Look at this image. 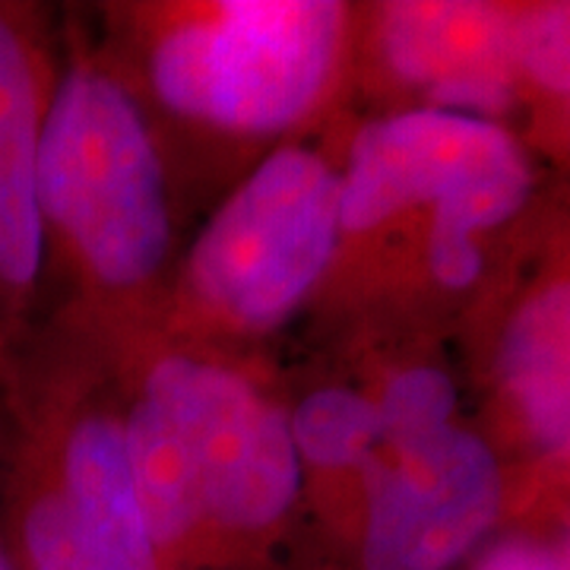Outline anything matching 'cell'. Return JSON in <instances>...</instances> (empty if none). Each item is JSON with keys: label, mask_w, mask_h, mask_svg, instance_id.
Instances as JSON below:
<instances>
[{"label": "cell", "mask_w": 570, "mask_h": 570, "mask_svg": "<svg viewBox=\"0 0 570 570\" xmlns=\"http://www.w3.org/2000/svg\"><path fill=\"white\" fill-rule=\"evenodd\" d=\"M39 206L105 283L134 285L159 266L163 171L121 86L96 73L61 82L41 121Z\"/></svg>", "instance_id": "1"}, {"label": "cell", "mask_w": 570, "mask_h": 570, "mask_svg": "<svg viewBox=\"0 0 570 570\" xmlns=\"http://www.w3.org/2000/svg\"><path fill=\"white\" fill-rule=\"evenodd\" d=\"M343 10L317 0H238L213 22L171 32L153 80L175 111L242 130H276L317 99Z\"/></svg>", "instance_id": "2"}, {"label": "cell", "mask_w": 570, "mask_h": 570, "mask_svg": "<svg viewBox=\"0 0 570 570\" xmlns=\"http://www.w3.org/2000/svg\"><path fill=\"white\" fill-rule=\"evenodd\" d=\"M340 178L317 156L283 149L206 225L190 279L232 321L266 326L302 302L343 228Z\"/></svg>", "instance_id": "3"}, {"label": "cell", "mask_w": 570, "mask_h": 570, "mask_svg": "<svg viewBox=\"0 0 570 570\" xmlns=\"http://www.w3.org/2000/svg\"><path fill=\"white\" fill-rule=\"evenodd\" d=\"M146 400L181 425L200 472L204 513L225 530H264L292 508L298 450L273 406L216 365L171 358L156 365Z\"/></svg>", "instance_id": "4"}, {"label": "cell", "mask_w": 570, "mask_h": 570, "mask_svg": "<svg viewBox=\"0 0 570 570\" xmlns=\"http://www.w3.org/2000/svg\"><path fill=\"white\" fill-rule=\"evenodd\" d=\"M501 472L489 444L463 428L393 450L374 469L358 570H456L498 520Z\"/></svg>", "instance_id": "5"}, {"label": "cell", "mask_w": 570, "mask_h": 570, "mask_svg": "<svg viewBox=\"0 0 570 570\" xmlns=\"http://www.w3.org/2000/svg\"><path fill=\"white\" fill-rule=\"evenodd\" d=\"M527 165L498 124L456 111H412L377 121L352 146L343 225L371 228L419 204H444L469 184Z\"/></svg>", "instance_id": "6"}, {"label": "cell", "mask_w": 570, "mask_h": 570, "mask_svg": "<svg viewBox=\"0 0 570 570\" xmlns=\"http://www.w3.org/2000/svg\"><path fill=\"white\" fill-rule=\"evenodd\" d=\"M384 55L444 111H498L513 89V13L494 3L409 0L384 13Z\"/></svg>", "instance_id": "7"}, {"label": "cell", "mask_w": 570, "mask_h": 570, "mask_svg": "<svg viewBox=\"0 0 570 570\" xmlns=\"http://www.w3.org/2000/svg\"><path fill=\"white\" fill-rule=\"evenodd\" d=\"M41 105L20 26L0 10V288L26 292L45 250L39 206Z\"/></svg>", "instance_id": "8"}, {"label": "cell", "mask_w": 570, "mask_h": 570, "mask_svg": "<svg viewBox=\"0 0 570 570\" xmlns=\"http://www.w3.org/2000/svg\"><path fill=\"white\" fill-rule=\"evenodd\" d=\"M501 377L530 434L546 450L570 448V279L546 288L510 324Z\"/></svg>", "instance_id": "9"}, {"label": "cell", "mask_w": 570, "mask_h": 570, "mask_svg": "<svg viewBox=\"0 0 570 570\" xmlns=\"http://www.w3.org/2000/svg\"><path fill=\"white\" fill-rule=\"evenodd\" d=\"M130 475L156 549L184 542L204 517V489L181 425L142 396L124 428Z\"/></svg>", "instance_id": "10"}, {"label": "cell", "mask_w": 570, "mask_h": 570, "mask_svg": "<svg viewBox=\"0 0 570 570\" xmlns=\"http://www.w3.org/2000/svg\"><path fill=\"white\" fill-rule=\"evenodd\" d=\"M61 498L89 530L140 554H163L140 513L124 428L89 419L73 428L63 450Z\"/></svg>", "instance_id": "11"}, {"label": "cell", "mask_w": 570, "mask_h": 570, "mask_svg": "<svg viewBox=\"0 0 570 570\" xmlns=\"http://www.w3.org/2000/svg\"><path fill=\"white\" fill-rule=\"evenodd\" d=\"M530 194V168L517 165L491 178L469 184L450 200L434 206L431 269L450 288H463L482 266L479 235L510 219Z\"/></svg>", "instance_id": "12"}, {"label": "cell", "mask_w": 570, "mask_h": 570, "mask_svg": "<svg viewBox=\"0 0 570 570\" xmlns=\"http://www.w3.org/2000/svg\"><path fill=\"white\" fill-rule=\"evenodd\" d=\"M20 549L26 570H163L159 554H140L89 530L61 491H45L22 510Z\"/></svg>", "instance_id": "13"}, {"label": "cell", "mask_w": 570, "mask_h": 570, "mask_svg": "<svg viewBox=\"0 0 570 570\" xmlns=\"http://www.w3.org/2000/svg\"><path fill=\"white\" fill-rule=\"evenodd\" d=\"M288 431L295 450L324 469L362 466L381 441L377 409L352 390L311 393L292 415Z\"/></svg>", "instance_id": "14"}, {"label": "cell", "mask_w": 570, "mask_h": 570, "mask_svg": "<svg viewBox=\"0 0 570 570\" xmlns=\"http://www.w3.org/2000/svg\"><path fill=\"white\" fill-rule=\"evenodd\" d=\"M453 406L456 390L448 374L434 367H412L384 390V400L374 406L381 422V441H387L393 450L425 441L450 428Z\"/></svg>", "instance_id": "15"}, {"label": "cell", "mask_w": 570, "mask_h": 570, "mask_svg": "<svg viewBox=\"0 0 570 570\" xmlns=\"http://www.w3.org/2000/svg\"><path fill=\"white\" fill-rule=\"evenodd\" d=\"M513 63L551 92H570V0L513 17Z\"/></svg>", "instance_id": "16"}, {"label": "cell", "mask_w": 570, "mask_h": 570, "mask_svg": "<svg viewBox=\"0 0 570 570\" xmlns=\"http://www.w3.org/2000/svg\"><path fill=\"white\" fill-rule=\"evenodd\" d=\"M469 570H561L558 546L535 539H504L485 549Z\"/></svg>", "instance_id": "17"}, {"label": "cell", "mask_w": 570, "mask_h": 570, "mask_svg": "<svg viewBox=\"0 0 570 570\" xmlns=\"http://www.w3.org/2000/svg\"><path fill=\"white\" fill-rule=\"evenodd\" d=\"M0 570H17V568H13V561L7 558V551H3V549H0Z\"/></svg>", "instance_id": "18"}]
</instances>
